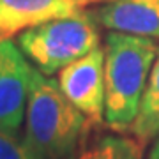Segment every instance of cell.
Listing matches in <instances>:
<instances>
[{"label": "cell", "instance_id": "cell-6", "mask_svg": "<svg viewBox=\"0 0 159 159\" xmlns=\"http://www.w3.org/2000/svg\"><path fill=\"white\" fill-rule=\"evenodd\" d=\"M104 0H0V41L51 20L73 16Z\"/></svg>", "mask_w": 159, "mask_h": 159}, {"label": "cell", "instance_id": "cell-1", "mask_svg": "<svg viewBox=\"0 0 159 159\" xmlns=\"http://www.w3.org/2000/svg\"><path fill=\"white\" fill-rule=\"evenodd\" d=\"M94 125L60 90L57 80L32 67L23 142L37 159H71Z\"/></svg>", "mask_w": 159, "mask_h": 159}, {"label": "cell", "instance_id": "cell-8", "mask_svg": "<svg viewBox=\"0 0 159 159\" xmlns=\"http://www.w3.org/2000/svg\"><path fill=\"white\" fill-rule=\"evenodd\" d=\"M143 145L122 133L90 134L71 159H142Z\"/></svg>", "mask_w": 159, "mask_h": 159}, {"label": "cell", "instance_id": "cell-10", "mask_svg": "<svg viewBox=\"0 0 159 159\" xmlns=\"http://www.w3.org/2000/svg\"><path fill=\"white\" fill-rule=\"evenodd\" d=\"M0 159H37L25 145L23 138L0 127Z\"/></svg>", "mask_w": 159, "mask_h": 159}, {"label": "cell", "instance_id": "cell-4", "mask_svg": "<svg viewBox=\"0 0 159 159\" xmlns=\"http://www.w3.org/2000/svg\"><path fill=\"white\" fill-rule=\"evenodd\" d=\"M58 87L74 108L85 115L94 127L104 122V48L69 64L58 73Z\"/></svg>", "mask_w": 159, "mask_h": 159}, {"label": "cell", "instance_id": "cell-9", "mask_svg": "<svg viewBox=\"0 0 159 159\" xmlns=\"http://www.w3.org/2000/svg\"><path fill=\"white\" fill-rule=\"evenodd\" d=\"M131 134L143 147L159 134V51L140 102L138 117L131 127Z\"/></svg>", "mask_w": 159, "mask_h": 159}, {"label": "cell", "instance_id": "cell-5", "mask_svg": "<svg viewBox=\"0 0 159 159\" xmlns=\"http://www.w3.org/2000/svg\"><path fill=\"white\" fill-rule=\"evenodd\" d=\"M32 64L11 39L0 41V127L18 134L25 119Z\"/></svg>", "mask_w": 159, "mask_h": 159}, {"label": "cell", "instance_id": "cell-7", "mask_svg": "<svg viewBox=\"0 0 159 159\" xmlns=\"http://www.w3.org/2000/svg\"><path fill=\"white\" fill-rule=\"evenodd\" d=\"M90 12L110 32L159 39V0H106Z\"/></svg>", "mask_w": 159, "mask_h": 159}, {"label": "cell", "instance_id": "cell-12", "mask_svg": "<svg viewBox=\"0 0 159 159\" xmlns=\"http://www.w3.org/2000/svg\"><path fill=\"white\" fill-rule=\"evenodd\" d=\"M104 2H106V0H104Z\"/></svg>", "mask_w": 159, "mask_h": 159}, {"label": "cell", "instance_id": "cell-3", "mask_svg": "<svg viewBox=\"0 0 159 159\" xmlns=\"http://www.w3.org/2000/svg\"><path fill=\"white\" fill-rule=\"evenodd\" d=\"M97 27L92 12L81 11L20 34L18 46L34 67L46 76H53L99 48L101 35Z\"/></svg>", "mask_w": 159, "mask_h": 159}, {"label": "cell", "instance_id": "cell-11", "mask_svg": "<svg viewBox=\"0 0 159 159\" xmlns=\"http://www.w3.org/2000/svg\"><path fill=\"white\" fill-rule=\"evenodd\" d=\"M147 159H159V134L152 140V145H150Z\"/></svg>", "mask_w": 159, "mask_h": 159}, {"label": "cell", "instance_id": "cell-2", "mask_svg": "<svg viewBox=\"0 0 159 159\" xmlns=\"http://www.w3.org/2000/svg\"><path fill=\"white\" fill-rule=\"evenodd\" d=\"M104 124L111 131H131L157 57L156 39L108 32L104 37Z\"/></svg>", "mask_w": 159, "mask_h": 159}]
</instances>
